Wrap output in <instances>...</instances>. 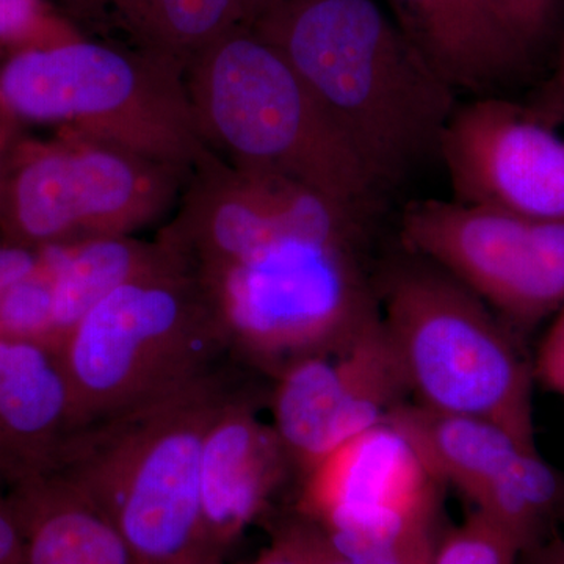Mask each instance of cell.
<instances>
[{"label":"cell","mask_w":564,"mask_h":564,"mask_svg":"<svg viewBox=\"0 0 564 564\" xmlns=\"http://www.w3.org/2000/svg\"><path fill=\"white\" fill-rule=\"evenodd\" d=\"M248 28L291 63L381 192L440 158L455 88L375 0H282Z\"/></svg>","instance_id":"obj_1"},{"label":"cell","mask_w":564,"mask_h":564,"mask_svg":"<svg viewBox=\"0 0 564 564\" xmlns=\"http://www.w3.org/2000/svg\"><path fill=\"white\" fill-rule=\"evenodd\" d=\"M231 392L218 370L155 402L77 426L50 473L110 519L137 564L210 555L199 467L207 426Z\"/></svg>","instance_id":"obj_2"},{"label":"cell","mask_w":564,"mask_h":564,"mask_svg":"<svg viewBox=\"0 0 564 564\" xmlns=\"http://www.w3.org/2000/svg\"><path fill=\"white\" fill-rule=\"evenodd\" d=\"M204 143L237 169L280 174L366 225L383 192L322 104L248 25L212 41L185 70Z\"/></svg>","instance_id":"obj_3"},{"label":"cell","mask_w":564,"mask_h":564,"mask_svg":"<svg viewBox=\"0 0 564 564\" xmlns=\"http://www.w3.org/2000/svg\"><path fill=\"white\" fill-rule=\"evenodd\" d=\"M0 113L55 126L192 172L204 143L185 73L159 61L79 39L14 52L0 62Z\"/></svg>","instance_id":"obj_4"},{"label":"cell","mask_w":564,"mask_h":564,"mask_svg":"<svg viewBox=\"0 0 564 564\" xmlns=\"http://www.w3.org/2000/svg\"><path fill=\"white\" fill-rule=\"evenodd\" d=\"M377 299L414 403L536 444L532 361L488 304L417 256L386 273Z\"/></svg>","instance_id":"obj_5"},{"label":"cell","mask_w":564,"mask_h":564,"mask_svg":"<svg viewBox=\"0 0 564 564\" xmlns=\"http://www.w3.org/2000/svg\"><path fill=\"white\" fill-rule=\"evenodd\" d=\"M55 351L77 429L198 383L229 347L202 281L181 269L118 289Z\"/></svg>","instance_id":"obj_6"},{"label":"cell","mask_w":564,"mask_h":564,"mask_svg":"<svg viewBox=\"0 0 564 564\" xmlns=\"http://www.w3.org/2000/svg\"><path fill=\"white\" fill-rule=\"evenodd\" d=\"M356 247L295 237L193 273L229 351L274 375L304 356L343 347L380 313Z\"/></svg>","instance_id":"obj_7"},{"label":"cell","mask_w":564,"mask_h":564,"mask_svg":"<svg viewBox=\"0 0 564 564\" xmlns=\"http://www.w3.org/2000/svg\"><path fill=\"white\" fill-rule=\"evenodd\" d=\"M191 172L58 131L14 141L0 202L3 240L41 248L133 236L176 209Z\"/></svg>","instance_id":"obj_8"},{"label":"cell","mask_w":564,"mask_h":564,"mask_svg":"<svg viewBox=\"0 0 564 564\" xmlns=\"http://www.w3.org/2000/svg\"><path fill=\"white\" fill-rule=\"evenodd\" d=\"M444 485L406 436L386 421L352 437L304 475L300 514L345 556L386 554L432 564Z\"/></svg>","instance_id":"obj_9"},{"label":"cell","mask_w":564,"mask_h":564,"mask_svg":"<svg viewBox=\"0 0 564 564\" xmlns=\"http://www.w3.org/2000/svg\"><path fill=\"white\" fill-rule=\"evenodd\" d=\"M402 237L513 328L529 332L564 306V221L425 199L404 210Z\"/></svg>","instance_id":"obj_10"},{"label":"cell","mask_w":564,"mask_h":564,"mask_svg":"<svg viewBox=\"0 0 564 564\" xmlns=\"http://www.w3.org/2000/svg\"><path fill=\"white\" fill-rule=\"evenodd\" d=\"M362 226L300 182L237 169L209 151L192 170L176 215L159 236L192 272H202L295 237L358 245Z\"/></svg>","instance_id":"obj_11"},{"label":"cell","mask_w":564,"mask_h":564,"mask_svg":"<svg viewBox=\"0 0 564 564\" xmlns=\"http://www.w3.org/2000/svg\"><path fill=\"white\" fill-rule=\"evenodd\" d=\"M274 380L272 426L304 475L410 395L380 313L343 347L296 359Z\"/></svg>","instance_id":"obj_12"},{"label":"cell","mask_w":564,"mask_h":564,"mask_svg":"<svg viewBox=\"0 0 564 564\" xmlns=\"http://www.w3.org/2000/svg\"><path fill=\"white\" fill-rule=\"evenodd\" d=\"M440 158L456 202L564 221V135L532 110L499 98L456 107Z\"/></svg>","instance_id":"obj_13"},{"label":"cell","mask_w":564,"mask_h":564,"mask_svg":"<svg viewBox=\"0 0 564 564\" xmlns=\"http://www.w3.org/2000/svg\"><path fill=\"white\" fill-rule=\"evenodd\" d=\"M291 459L272 425L250 399L229 393L204 436L199 494L204 544L221 558L263 508L288 475Z\"/></svg>","instance_id":"obj_14"},{"label":"cell","mask_w":564,"mask_h":564,"mask_svg":"<svg viewBox=\"0 0 564 564\" xmlns=\"http://www.w3.org/2000/svg\"><path fill=\"white\" fill-rule=\"evenodd\" d=\"M73 429L57 351L0 337V485L13 488L50 473Z\"/></svg>","instance_id":"obj_15"},{"label":"cell","mask_w":564,"mask_h":564,"mask_svg":"<svg viewBox=\"0 0 564 564\" xmlns=\"http://www.w3.org/2000/svg\"><path fill=\"white\" fill-rule=\"evenodd\" d=\"M85 39L150 55L187 70L195 55L245 25L239 0H54Z\"/></svg>","instance_id":"obj_16"},{"label":"cell","mask_w":564,"mask_h":564,"mask_svg":"<svg viewBox=\"0 0 564 564\" xmlns=\"http://www.w3.org/2000/svg\"><path fill=\"white\" fill-rule=\"evenodd\" d=\"M392 2L402 11L403 32L455 90H485L529 58L488 0Z\"/></svg>","instance_id":"obj_17"},{"label":"cell","mask_w":564,"mask_h":564,"mask_svg":"<svg viewBox=\"0 0 564 564\" xmlns=\"http://www.w3.org/2000/svg\"><path fill=\"white\" fill-rule=\"evenodd\" d=\"M9 497L22 530L20 564H137L110 519L61 475L22 481Z\"/></svg>","instance_id":"obj_18"},{"label":"cell","mask_w":564,"mask_h":564,"mask_svg":"<svg viewBox=\"0 0 564 564\" xmlns=\"http://www.w3.org/2000/svg\"><path fill=\"white\" fill-rule=\"evenodd\" d=\"M413 444L426 469L475 502L513 469L536 444L527 443L499 423L473 415L440 413L404 402L389 415Z\"/></svg>","instance_id":"obj_19"},{"label":"cell","mask_w":564,"mask_h":564,"mask_svg":"<svg viewBox=\"0 0 564 564\" xmlns=\"http://www.w3.org/2000/svg\"><path fill=\"white\" fill-rule=\"evenodd\" d=\"M43 250L54 272V350L93 307L118 289L152 274L191 269L161 236L152 242L133 236L98 237Z\"/></svg>","instance_id":"obj_20"},{"label":"cell","mask_w":564,"mask_h":564,"mask_svg":"<svg viewBox=\"0 0 564 564\" xmlns=\"http://www.w3.org/2000/svg\"><path fill=\"white\" fill-rule=\"evenodd\" d=\"M54 272L41 248L39 267L0 295V337L52 348ZM54 350V348H52Z\"/></svg>","instance_id":"obj_21"},{"label":"cell","mask_w":564,"mask_h":564,"mask_svg":"<svg viewBox=\"0 0 564 564\" xmlns=\"http://www.w3.org/2000/svg\"><path fill=\"white\" fill-rule=\"evenodd\" d=\"M50 0H0V55L79 39Z\"/></svg>","instance_id":"obj_22"},{"label":"cell","mask_w":564,"mask_h":564,"mask_svg":"<svg viewBox=\"0 0 564 564\" xmlns=\"http://www.w3.org/2000/svg\"><path fill=\"white\" fill-rule=\"evenodd\" d=\"M521 549L484 514L474 511L444 533L432 564H518Z\"/></svg>","instance_id":"obj_23"},{"label":"cell","mask_w":564,"mask_h":564,"mask_svg":"<svg viewBox=\"0 0 564 564\" xmlns=\"http://www.w3.org/2000/svg\"><path fill=\"white\" fill-rule=\"evenodd\" d=\"M503 24L532 52L552 31L560 14V0H488Z\"/></svg>","instance_id":"obj_24"},{"label":"cell","mask_w":564,"mask_h":564,"mask_svg":"<svg viewBox=\"0 0 564 564\" xmlns=\"http://www.w3.org/2000/svg\"><path fill=\"white\" fill-rule=\"evenodd\" d=\"M534 383L564 399V306L554 315L532 359Z\"/></svg>","instance_id":"obj_25"},{"label":"cell","mask_w":564,"mask_h":564,"mask_svg":"<svg viewBox=\"0 0 564 564\" xmlns=\"http://www.w3.org/2000/svg\"><path fill=\"white\" fill-rule=\"evenodd\" d=\"M41 250L24 245L0 242V295L29 276L39 267Z\"/></svg>","instance_id":"obj_26"},{"label":"cell","mask_w":564,"mask_h":564,"mask_svg":"<svg viewBox=\"0 0 564 564\" xmlns=\"http://www.w3.org/2000/svg\"><path fill=\"white\" fill-rule=\"evenodd\" d=\"M248 564H307L300 549L284 530L278 529L273 543Z\"/></svg>","instance_id":"obj_27"},{"label":"cell","mask_w":564,"mask_h":564,"mask_svg":"<svg viewBox=\"0 0 564 564\" xmlns=\"http://www.w3.org/2000/svg\"><path fill=\"white\" fill-rule=\"evenodd\" d=\"M518 564H564V536L556 533L544 543L521 552Z\"/></svg>","instance_id":"obj_28"},{"label":"cell","mask_w":564,"mask_h":564,"mask_svg":"<svg viewBox=\"0 0 564 564\" xmlns=\"http://www.w3.org/2000/svg\"><path fill=\"white\" fill-rule=\"evenodd\" d=\"M282 0H239L240 7H242L245 25H250L256 18L261 17L263 11L270 9V7L276 6Z\"/></svg>","instance_id":"obj_29"},{"label":"cell","mask_w":564,"mask_h":564,"mask_svg":"<svg viewBox=\"0 0 564 564\" xmlns=\"http://www.w3.org/2000/svg\"><path fill=\"white\" fill-rule=\"evenodd\" d=\"M14 143L13 121L0 113V155L9 154Z\"/></svg>","instance_id":"obj_30"},{"label":"cell","mask_w":564,"mask_h":564,"mask_svg":"<svg viewBox=\"0 0 564 564\" xmlns=\"http://www.w3.org/2000/svg\"><path fill=\"white\" fill-rule=\"evenodd\" d=\"M163 564H221V560L218 556L212 555H196L188 556V558L176 560V562L163 563Z\"/></svg>","instance_id":"obj_31"},{"label":"cell","mask_w":564,"mask_h":564,"mask_svg":"<svg viewBox=\"0 0 564 564\" xmlns=\"http://www.w3.org/2000/svg\"><path fill=\"white\" fill-rule=\"evenodd\" d=\"M556 87L562 91V99H564V44L562 51V58H560L558 77H556Z\"/></svg>","instance_id":"obj_32"}]
</instances>
